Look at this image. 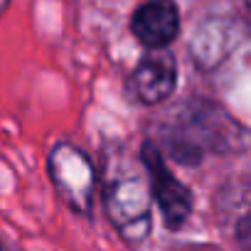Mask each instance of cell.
I'll list each match as a JSON object with an SVG mask.
<instances>
[{
    "instance_id": "cell-3",
    "label": "cell",
    "mask_w": 251,
    "mask_h": 251,
    "mask_svg": "<svg viewBox=\"0 0 251 251\" xmlns=\"http://www.w3.org/2000/svg\"><path fill=\"white\" fill-rule=\"evenodd\" d=\"M143 165H146V173L151 177V195L155 197L165 224L170 229H177L180 224H185V219L192 212L190 190L168 170L160 151L153 148L151 143L143 146Z\"/></svg>"
},
{
    "instance_id": "cell-4",
    "label": "cell",
    "mask_w": 251,
    "mask_h": 251,
    "mask_svg": "<svg viewBox=\"0 0 251 251\" xmlns=\"http://www.w3.org/2000/svg\"><path fill=\"white\" fill-rule=\"evenodd\" d=\"M246 35V25L231 18H209L200 25L197 35L192 37V59L202 69H214L241 45Z\"/></svg>"
},
{
    "instance_id": "cell-7",
    "label": "cell",
    "mask_w": 251,
    "mask_h": 251,
    "mask_svg": "<svg viewBox=\"0 0 251 251\" xmlns=\"http://www.w3.org/2000/svg\"><path fill=\"white\" fill-rule=\"evenodd\" d=\"M236 241L244 251H251V214H246L236 226Z\"/></svg>"
},
{
    "instance_id": "cell-1",
    "label": "cell",
    "mask_w": 251,
    "mask_h": 251,
    "mask_svg": "<svg viewBox=\"0 0 251 251\" xmlns=\"http://www.w3.org/2000/svg\"><path fill=\"white\" fill-rule=\"evenodd\" d=\"M103 207L123 239L141 241L151 231V187L138 170L118 168L108 173Z\"/></svg>"
},
{
    "instance_id": "cell-6",
    "label": "cell",
    "mask_w": 251,
    "mask_h": 251,
    "mask_svg": "<svg viewBox=\"0 0 251 251\" xmlns=\"http://www.w3.org/2000/svg\"><path fill=\"white\" fill-rule=\"evenodd\" d=\"M131 30L143 47L165 50L180 32L175 0H146L131 18Z\"/></svg>"
},
{
    "instance_id": "cell-5",
    "label": "cell",
    "mask_w": 251,
    "mask_h": 251,
    "mask_svg": "<svg viewBox=\"0 0 251 251\" xmlns=\"http://www.w3.org/2000/svg\"><path fill=\"white\" fill-rule=\"evenodd\" d=\"M175 84H177L175 59H173V54H168L163 50H153V54H148L128 79L131 96L146 106L165 101L175 91Z\"/></svg>"
},
{
    "instance_id": "cell-9",
    "label": "cell",
    "mask_w": 251,
    "mask_h": 251,
    "mask_svg": "<svg viewBox=\"0 0 251 251\" xmlns=\"http://www.w3.org/2000/svg\"><path fill=\"white\" fill-rule=\"evenodd\" d=\"M244 3H246V5H249V10H251V0H244Z\"/></svg>"
},
{
    "instance_id": "cell-8",
    "label": "cell",
    "mask_w": 251,
    "mask_h": 251,
    "mask_svg": "<svg viewBox=\"0 0 251 251\" xmlns=\"http://www.w3.org/2000/svg\"><path fill=\"white\" fill-rule=\"evenodd\" d=\"M10 5V0H0V15H3L5 13V8Z\"/></svg>"
},
{
    "instance_id": "cell-2",
    "label": "cell",
    "mask_w": 251,
    "mask_h": 251,
    "mask_svg": "<svg viewBox=\"0 0 251 251\" xmlns=\"http://www.w3.org/2000/svg\"><path fill=\"white\" fill-rule=\"evenodd\" d=\"M50 177L59 192V197L76 212L86 214L94 204V190H96V175L91 163L81 151H76L69 143L54 146L50 155Z\"/></svg>"
}]
</instances>
